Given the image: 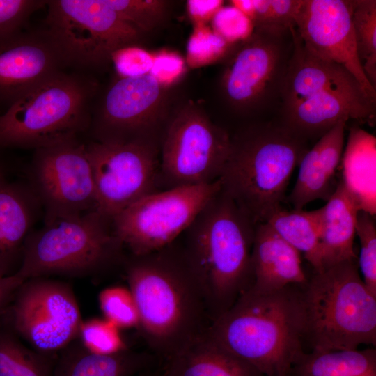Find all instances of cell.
I'll use <instances>...</instances> for the list:
<instances>
[{
  "instance_id": "18",
  "label": "cell",
  "mask_w": 376,
  "mask_h": 376,
  "mask_svg": "<svg viewBox=\"0 0 376 376\" xmlns=\"http://www.w3.org/2000/svg\"><path fill=\"white\" fill-rule=\"evenodd\" d=\"M283 125L307 139L321 137L340 120L368 121L375 115V100L363 93L325 89L282 107Z\"/></svg>"
},
{
  "instance_id": "36",
  "label": "cell",
  "mask_w": 376,
  "mask_h": 376,
  "mask_svg": "<svg viewBox=\"0 0 376 376\" xmlns=\"http://www.w3.org/2000/svg\"><path fill=\"white\" fill-rule=\"evenodd\" d=\"M45 0H0V41L22 31L29 17L47 6Z\"/></svg>"
},
{
  "instance_id": "23",
  "label": "cell",
  "mask_w": 376,
  "mask_h": 376,
  "mask_svg": "<svg viewBox=\"0 0 376 376\" xmlns=\"http://www.w3.org/2000/svg\"><path fill=\"white\" fill-rule=\"evenodd\" d=\"M320 210V259L322 271L357 257L353 244L359 210L341 180L326 205Z\"/></svg>"
},
{
  "instance_id": "7",
  "label": "cell",
  "mask_w": 376,
  "mask_h": 376,
  "mask_svg": "<svg viewBox=\"0 0 376 376\" xmlns=\"http://www.w3.org/2000/svg\"><path fill=\"white\" fill-rule=\"evenodd\" d=\"M124 249L111 221L93 210L32 230L15 275L23 281L54 276L95 277L123 265Z\"/></svg>"
},
{
  "instance_id": "20",
  "label": "cell",
  "mask_w": 376,
  "mask_h": 376,
  "mask_svg": "<svg viewBox=\"0 0 376 376\" xmlns=\"http://www.w3.org/2000/svg\"><path fill=\"white\" fill-rule=\"evenodd\" d=\"M291 31L293 50L281 91L282 107L325 89L363 93L370 97L346 68L311 54L294 27Z\"/></svg>"
},
{
  "instance_id": "30",
  "label": "cell",
  "mask_w": 376,
  "mask_h": 376,
  "mask_svg": "<svg viewBox=\"0 0 376 376\" xmlns=\"http://www.w3.org/2000/svg\"><path fill=\"white\" fill-rule=\"evenodd\" d=\"M351 3L358 56L368 80L376 89V1L354 0Z\"/></svg>"
},
{
  "instance_id": "8",
  "label": "cell",
  "mask_w": 376,
  "mask_h": 376,
  "mask_svg": "<svg viewBox=\"0 0 376 376\" xmlns=\"http://www.w3.org/2000/svg\"><path fill=\"white\" fill-rule=\"evenodd\" d=\"M45 29L65 64L97 68L117 51L147 36L124 20L107 0H52Z\"/></svg>"
},
{
  "instance_id": "9",
  "label": "cell",
  "mask_w": 376,
  "mask_h": 376,
  "mask_svg": "<svg viewBox=\"0 0 376 376\" xmlns=\"http://www.w3.org/2000/svg\"><path fill=\"white\" fill-rule=\"evenodd\" d=\"M230 144L228 132L194 102L173 107L160 142L159 186L169 189L215 182Z\"/></svg>"
},
{
  "instance_id": "12",
  "label": "cell",
  "mask_w": 376,
  "mask_h": 376,
  "mask_svg": "<svg viewBox=\"0 0 376 376\" xmlns=\"http://www.w3.org/2000/svg\"><path fill=\"white\" fill-rule=\"evenodd\" d=\"M221 189L217 180L155 191L114 217L113 231L132 255L157 251L175 242Z\"/></svg>"
},
{
  "instance_id": "32",
  "label": "cell",
  "mask_w": 376,
  "mask_h": 376,
  "mask_svg": "<svg viewBox=\"0 0 376 376\" xmlns=\"http://www.w3.org/2000/svg\"><path fill=\"white\" fill-rule=\"evenodd\" d=\"M120 331L105 318H93L81 321L77 337L88 352L111 355L129 349Z\"/></svg>"
},
{
  "instance_id": "29",
  "label": "cell",
  "mask_w": 376,
  "mask_h": 376,
  "mask_svg": "<svg viewBox=\"0 0 376 376\" xmlns=\"http://www.w3.org/2000/svg\"><path fill=\"white\" fill-rule=\"evenodd\" d=\"M4 313L0 317V376H52L56 357L25 345Z\"/></svg>"
},
{
  "instance_id": "17",
  "label": "cell",
  "mask_w": 376,
  "mask_h": 376,
  "mask_svg": "<svg viewBox=\"0 0 376 376\" xmlns=\"http://www.w3.org/2000/svg\"><path fill=\"white\" fill-rule=\"evenodd\" d=\"M64 65L45 30L0 41V104L9 107Z\"/></svg>"
},
{
  "instance_id": "19",
  "label": "cell",
  "mask_w": 376,
  "mask_h": 376,
  "mask_svg": "<svg viewBox=\"0 0 376 376\" xmlns=\"http://www.w3.org/2000/svg\"><path fill=\"white\" fill-rule=\"evenodd\" d=\"M40 215L41 205L27 182L0 178V277L19 269L26 238Z\"/></svg>"
},
{
  "instance_id": "39",
  "label": "cell",
  "mask_w": 376,
  "mask_h": 376,
  "mask_svg": "<svg viewBox=\"0 0 376 376\" xmlns=\"http://www.w3.org/2000/svg\"><path fill=\"white\" fill-rule=\"evenodd\" d=\"M189 12L198 19L207 18L217 13L222 5L221 1H189Z\"/></svg>"
},
{
  "instance_id": "41",
  "label": "cell",
  "mask_w": 376,
  "mask_h": 376,
  "mask_svg": "<svg viewBox=\"0 0 376 376\" xmlns=\"http://www.w3.org/2000/svg\"><path fill=\"white\" fill-rule=\"evenodd\" d=\"M141 376H159V375H141Z\"/></svg>"
},
{
  "instance_id": "21",
  "label": "cell",
  "mask_w": 376,
  "mask_h": 376,
  "mask_svg": "<svg viewBox=\"0 0 376 376\" xmlns=\"http://www.w3.org/2000/svg\"><path fill=\"white\" fill-rule=\"evenodd\" d=\"M346 120H340L308 150L299 166L296 183L287 198L294 210H303L310 202L327 201L339 182L336 173L345 143Z\"/></svg>"
},
{
  "instance_id": "35",
  "label": "cell",
  "mask_w": 376,
  "mask_h": 376,
  "mask_svg": "<svg viewBox=\"0 0 376 376\" xmlns=\"http://www.w3.org/2000/svg\"><path fill=\"white\" fill-rule=\"evenodd\" d=\"M301 3L302 0H253V11L250 20L253 27H295Z\"/></svg>"
},
{
  "instance_id": "2",
  "label": "cell",
  "mask_w": 376,
  "mask_h": 376,
  "mask_svg": "<svg viewBox=\"0 0 376 376\" xmlns=\"http://www.w3.org/2000/svg\"><path fill=\"white\" fill-rule=\"evenodd\" d=\"M256 226L221 189L183 232L181 244L211 322L252 286Z\"/></svg>"
},
{
  "instance_id": "34",
  "label": "cell",
  "mask_w": 376,
  "mask_h": 376,
  "mask_svg": "<svg viewBox=\"0 0 376 376\" xmlns=\"http://www.w3.org/2000/svg\"><path fill=\"white\" fill-rule=\"evenodd\" d=\"M355 233L359 237L361 252L359 267L363 282L370 292L376 295V226L375 216L359 210L356 218Z\"/></svg>"
},
{
  "instance_id": "4",
  "label": "cell",
  "mask_w": 376,
  "mask_h": 376,
  "mask_svg": "<svg viewBox=\"0 0 376 376\" xmlns=\"http://www.w3.org/2000/svg\"><path fill=\"white\" fill-rule=\"evenodd\" d=\"M308 150L306 139L283 124L251 125L231 137L219 178L221 190L255 225L266 223L282 207L292 172Z\"/></svg>"
},
{
  "instance_id": "11",
  "label": "cell",
  "mask_w": 376,
  "mask_h": 376,
  "mask_svg": "<svg viewBox=\"0 0 376 376\" xmlns=\"http://www.w3.org/2000/svg\"><path fill=\"white\" fill-rule=\"evenodd\" d=\"M95 103L88 132L106 143L161 142L173 109L169 87L150 72L117 76Z\"/></svg>"
},
{
  "instance_id": "25",
  "label": "cell",
  "mask_w": 376,
  "mask_h": 376,
  "mask_svg": "<svg viewBox=\"0 0 376 376\" xmlns=\"http://www.w3.org/2000/svg\"><path fill=\"white\" fill-rule=\"evenodd\" d=\"M165 362L159 376H264L205 334Z\"/></svg>"
},
{
  "instance_id": "14",
  "label": "cell",
  "mask_w": 376,
  "mask_h": 376,
  "mask_svg": "<svg viewBox=\"0 0 376 376\" xmlns=\"http://www.w3.org/2000/svg\"><path fill=\"white\" fill-rule=\"evenodd\" d=\"M27 174L44 224L97 210L93 171L79 139L34 150Z\"/></svg>"
},
{
  "instance_id": "33",
  "label": "cell",
  "mask_w": 376,
  "mask_h": 376,
  "mask_svg": "<svg viewBox=\"0 0 376 376\" xmlns=\"http://www.w3.org/2000/svg\"><path fill=\"white\" fill-rule=\"evenodd\" d=\"M98 301L104 318L118 329L139 328L136 304L128 288L115 285L102 290Z\"/></svg>"
},
{
  "instance_id": "3",
  "label": "cell",
  "mask_w": 376,
  "mask_h": 376,
  "mask_svg": "<svg viewBox=\"0 0 376 376\" xmlns=\"http://www.w3.org/2000/svg\"><path fill=\"white\" fill-rule=\"evenodd\" d=\"M301 285L242 295L205 335L264 376H292L304 352Z\"/></svg>"
},
{
  "instance_id": "27",
  "label": "cell",
  "mask_w": 376,
  "mask_h": 376,
  "mask_svg": "<svg viewBox=\"0 0 376 376\" xmlns=\"http://www.w3.org/2000/svg\"><path fill=\"white\" fill-rule=\"evenodd\" d=\"M292 376H376V350L304 352Z\"/></svg>"
},
{
  "instance_id": "5",
  "label": "cell",
  "mask_w": 376,
  "mask_h": 376,
  "mask_svg": "<svg viewBox=\"0 0 376 376\" xmlns=\"http://www.w3.org/2000/svg\"><path fill=\"white\" fill-rule=\"evenodd\" d=\"M304 349L328 352L376 345V295L359 272L358 258L314 272L301 285Z\"/></svg>"
},
{
  "instance_id": "31",
  "label": "cell",
  "mask_w": 376,
  "mask_h": 376,
  "mask_svg": "<svg viewBox=\"0 0 376 376\" xmlns=\"http://www.w3.org/2000/svg\"><path fill=\"white\" fill-rule=\"evenodd\" d=\"M127 22L148 36L164 24L170 2L164 0H107Z\"/></svg>"
},
{
  "instance_id": "28",
  "label": "cell",
  "mask_w": 376,
  "mask_h": 376,
  "mask_svg": "<svg viewBox=\"0 0 376 376\" xmlns=\"http://www.w3.org/2000/svg\"><path fill=\"white\" fill-rule=\"evenodd\" d=\"M283 240L303 253L314 272H320V210L275 212L267 222Z\"/></svg>"
},
{
  "instance_id": "16",
  "label": "cell",
  "mask_w": 376,
  "mask_h": 376,
  "mask_svg": "<svg viewBox=\"0 0 376 376\" xmlns=\"http://www.w3.org/2000/svg\"><path fill=\"white\" fill-rule=\"evenodd\" d=\"M294 28L308 51L343 66L376 100V89L368 80L358 56L351 1L302 0Z\"/></svg>"
},
{
  "instance_id": "26",
  "label": "cell",
  "mask_w": 376,
  "mask_h": 376,
  "mask_svg": "<svg viewBox=\"0 0 376 376\" xmlns=\"http://www.w3.org/2000/svg\"><path fill=\"white\" fill-rule=\"evenodd\" d=\"M148 361L146 354L129 349L111 355L93 354L74 340L56 357L52 376H133Z\"/></svg>"
},
{
  "instance_id": "38",
  "label": "cell",
  "mask_w": 376,
  "mask_h": 376,
  "mask_svg": "<svg viewBox=\"0 0 376 376\" xmlns=\"http://www.w3.org/2000/svg\"><path fill=\"white\" fill-rule=\"evenodd\" d=\"M23 281L15 274L0 277V317L6 311L17 289Z\"/></svg>"
},
{
  "instance_id": "15",
  "label": "cell",
  "mask_w": 376,
  "mask_h": 376,
  "mask_svg": "<svg viewBox=\"0 0 376 376\" xmlns=\"http://www.w3.org/2000/svg\"><path fill=\"white\" fill-rule=\"evenodd\" d=\"M95 186L97 210L113 218L159 187L160 142L85 143Z\"/></svg>"
},
{
  "instance_id": "6",
  "label": "cell",
  "mask_w": 376,
  "mask_h": 376,
  "mask_svg": "<svg viewBox=\"0 0 376 376\" xmlns=\"http://www.w3.org/2000/svg\"><path fill=\"white\" fill-rule=\"evenodd\" d=\"M97 82L62 70L0 116V148L33 149L79 139L88 132Z\"/></svg>"
},
{
  "instance_id": "13",
  "label": "cell",
  "mask_w": 376,
  "mask_h": 376,
  "mask_svg": "<svg viewBox=\"0 0 376 376\" xmlns=\"http://www.w3.org/2000/svg\"><path fill=\"white\" fill-rule=\"evenodd\" d=\"M4 315L29 346L51 357L58 356L77 338L82 321L72 286L51 277L24 281Z\"/></svg>"
},
{
  "instance_id": "24",
  "label": "cell",
  "mask_w": 376,
  "mask_h": 376,
  "mask_svg": "<svg viewBox=\"0 0 376 376\" xmlns=\"http://www.w3.org/2000/svg\"><path fill=\"white\" fill-rule=\"evenodd\" d=\"M341 162V181L358 210L375 216V137L359 127L352 128Z\"/></svg>"
},
{
  "instance_id": "40",
  "label": "cell",
  "mask_w": 376,
  "mask_h": 376,
  "mask_svg": "<svg viewBox=\"0 0 376 376\" xmlns=\"http://www.w3.org/2000/svg\"><path fill=\"white\" fill-rule=\"evenodd\" d=\"M5 175V171L3 165L0 162V178Z\"/></svg>"
},
{
  "instance_id": "37",
  "label": "cell",
  "mask_w": 376,
  "mask_h": 376,
  "mask_svg": "<svg viewBox=\"0 0 376 376\" xmlns=\"http://www.w3.org/2000/svg\"><path fill=\"white\" fill-rule=\"evenodd\" d=\"M216 19L219 36L227 42L241 41L249 37L253 29L251 20L235 7L220 9Z\"/></svg>"
},
{
  "instance_id": "22",
  "label": "cell",
  "mask_w": 376,
  "mask_h": 376,
  "mask_svg": "<svg viewBox=\"0 0 376 376\" xmlns=\"http://www.w3.org/2000/svg\"><path fill=\"white\" fill-rule=\"evenodd\" d=\"M253 284L249 290L272 293L291 285H304L308 279L300 253L267 223L256 226L251 251Z\"/></svg>"
},
{
  "instance_id": "1",
  "label": "cell",
  "mask_w": 376,
  "mask_h": 376,
  "mask_svg": "<svg viewBox=\"0 0 376 376\" xmlns=\"http://www.w3.org/2000/svg\"><path fill=\"white\" fill-rule=\"evenodd\" d=\"M149 348L166 360L203 336L211 324L202 288L176 240L123 263Z\"/></svg>"
},
{
  "instance_id": "10",
  "label": "cell",
  "mask_w": 376,
  "mask_h": 376,
  "mask_svg": "<svg viewBox=\"0 0 376 376\" xmlns=\"http://www.w3.org/2000/svg\"><path fill=\"white\" fill-rule=\"evenodd\" d=\"M291 28L253 27L251 35L233 51L222 73L220 88L233 111L251 114L281 98L293 50Z\"/></svg>"
}]
</instances>
